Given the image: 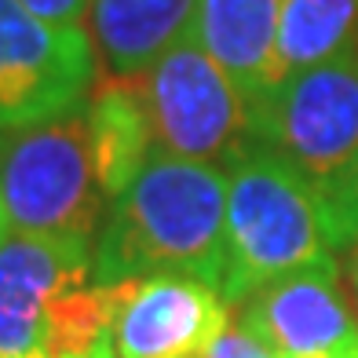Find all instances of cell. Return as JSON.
<instances>
[{
  "instance_id": "2e32d148",
  "label": "cell",
  "mask_w": 358,
  "mask_h": 358,
  "mask_svg": "<svg viewBox=\"0 0 358 358\" xmlns=\"http://www.w3.org/2000/svg\"><path fill=\"white\" fill-rule=\"evenodd\" d=\"M205 358H271L264 348L256 344V340L249 336V333H241L238 325H231L213 348H208V355Z\"/></svg>"
},
{
  "instance_id": "ac0fdd59",
  "label": "cell",
  "mask_w": 358,
  "mask_h": 358,
  "mask_svg": "<svg viewBox=\"0 0 358 358\" xmlns=\"http://www.w3.org/2000/svg\"><path fill=\"white\" fill-rule=\"evenodd\" d=\"M351 282H355V296H358V245H351Z\"/></svg>"
},
{
  "instance_id": "6da1fadb",
  "label": "cell",
  "mask_w": 358,
  "mask_h": 358,
  "mask_svg": "<svg viewBox=\"0 0 358 358\" xmlns=\"http://www.w3.org/2000/svg\"><path fill=\"white\" fill-rule=\"evenodd\" d=\"M190 274L223 292L227 169L157 150L110 201L95 234L92 282Z\"/></svg>"
},
{
  "instance_id": "8992f818",
  "label": "cell",
  "mask_w": 358,
  "mask_h": 358,
  "mask_svg": "<svg viewBox=\"0 0 358 358\" xmlns=\"http://www.w3.org/2000/svg\"><path fill=\"white\" fill-rule=\"evenodd\" d=\"M99 52L85 26L48 22L0 0V136L85 110Z\"/></svg>"
},
{
  "instance_id": "277c9868",
  "label": "cell",
  "mask_w": 358,
  "mask_h": 358,
  "mask_svg": "<svg viewBox=\"0 0 358 358\" xmlns=\"http://www.w3.org/2000/svg\"><path fill=\"white\" fill-rule=\"evenodd\" d=\"M103 201L85 110L0 136V231L95 238Z\"/></svg>"
},
{
  "instance_id": "4fadbf2b",
  "label": "cell",
  "mask_w": 358,
  "mask_h": 358,
  "mask_svg": "<svg viewBox=\"0 0 358 358\" xmlns=\"http://www.w3.org/2000/svg\"><path fill=\"white\" fill-rule=\"evenodd\" d=\"M358 52V0H282L278 77Z\"/></svg>"
},
{
  "instance_id": "e0dca14e",
  "label": "cell",
  "mask_w": 358,
  "mask_h": 358,
  "mask_svg": "<svg viewBox=\"0 0 358 358\" xmlns=\"http://www.w3.org/2000/svg\"><path fill=\"white\" fill-rule=\"evenodd\" d=\"M85 358H117V351H113V344H110V333H106V336H103Z\"/></svg>"
},
{
  "instance_id": "7a4b0ae2",
  "label": "cell",
  "mask_w": 358,
  "mask_h": 358,
  "mask_svg": "<svg viewBox=\"0 0 358 358\" xmlns=\"http://www.w3.org/2000/svg\"><path fill=\"white\" fill-rule=\"evenodd\" d=\"M333 259L322 190L267 146L249 143L227 165L223 300L238 307L259 285Z\"/></svg>"
},
{
  "instance_id": "3957f363",
  "label": "cell",
  "mask_w": 358,
  "mask_h": 358,
  "mask_svg": "<svg viewBox=\"0 0 358 358\" xmlns=\"http://www.w3.org/2000/svg\"><path fill=\"white\" fill-rule=\"evenodd\" d=\"M95 238L0 231V355L85 358L106 336Z\"/></svg>"
},
{
  "instance_id": "8fae6325",
  "label": "cell",
  "mask_w": 358,
  "mask_h": 358,
  "mask_svg": "<svg viewBox=\"0 0 358 358\" xmlns=\"http://www.w3.org/2000/svg\"><path fill=\"white\" fill-rule=\"evenodd\" d=\"M198 8L201 0H92L95 52L113 77L146 73L169 48L194 37Z\"/></svg>"
},
{
  "instance_id": "9c48e42d",
  "label": "cell",
  "mask_w": 358,
  "mask_h": 358,
  "mask_svg": "<svg viewBox=\"0 0 358 358\" xmlns=\"http://www.w3.org/2000/svg\"><path fill=\"white\" fill-rule=\"evenodd\" d=\"M238 329L271 358H358V318L336 259L259 285L238 303Z\"/></svg>"
},
{
  "instance_id": "5bb4252c",
  "label": "cell",
  "mask_w": 358,
  "mask_h": 358,
  "mask_svg": "<svg viewBox=\"0 0 358 358\" xmlns=\"http://www.w3.org/2000/svg\"><path fill=\"white\" fill-rule=\"evenodd\" d=\"M322 205H325V216H329L333 245L336 249L358 245V154L344 172L322 187Z\"/></svg>"
},
{
  "instance_id": "d6986e66",
  "label": "cell",
  "mask_w": 358,
  "mask_h": 358,
  "mask_svg": "<svg viewBox=\"0 0 358 358\" xmlns=\"http://www.w3.org/2000/svg\"><path fill=\"white\" fill-rule=\"evenodd\" d=\"M0 358H26V355H0Z\"/></svg>"
},
{
  "instance_id": "52a82bcc",
  "label": "cell",
  "mask_w": 358,
  "mask_h": 358,
  "mask_svg": "<svg viewBox=\"0 0 358 358\" xmlns=\"http://www.w3.org/2000/svg\"><path fill=\"white\" fill-rule=\"evenodd\" d=\"M139 77L157 150L227 169L252 143L249 103L208 52L179 41Z\"/></svg>"
},
{
  "instance_id": "7c38bea8",
  "label": "cell",
  "mask_w": 358,
  "mask_h": 358,
  "mask_svg": "<svg viewBox=\"0 0 358 358\" xmlns=\"http://www.w3.org/2000/svg\"><path fill=\"white\" fill-rule=\"evenodd\" d=\"M85 117H88L95 176H99L106 201H113L139 176L146 161L157 154L139 77H113V73L99 77L85 103Z\"/></svg>"
},
{
  "instance_id": "ba28073f",
  "label": "cell",
  "mask_w": 358,
  "mask_h": 358,
  "mask_svg": "<svg viewBox=\"0 0 358 358\" xmlns=\"http://www.w3.org/2000/svg\"><path fill=\"white\" fill-rule=\"evenodd\" d=\"M99 289L117 358H205L231 329L234 307L190 274H143Z\"/></svg>"
},
{
  "instance_id": "9a60e30c",
  "label": "cell",
  "mask_w": 358,
  "mask_h": 358,
  "mask_svg": "<svg viewBox=\"0 0 358 358\" xmlns=\"http://www.w3.org/2000/svg\"><path fill=\"white\" fill-rule=\"evenodd\" d=\"M22 8H29L34 15L59 26H85L88 19V4L92 0H19Z\"/></svg>"
},
{
  "instance_id": "5b68a950",
  "label": "cell",
  "mask_w": 358,
  "mask_h": 358,
  "mask_svg": "<svg viewBox=\"0 0 358 358\" xmlns=\"http://www.w3.org/2000/svg\"><path fill=\"white\" fill-rule=\"evenodd\" d=\"M249 132L322 190L358 154V52L282 77L249 103Z\"/></svg>"
},
{
  "instance_id": "30bf717a",
  "label": "cell",
  "mask_w": 358,
  "mask_h": 358,
  "mask_svg": "<svg viewBox=\"0 0 358 358\" xmlns=\"http://www.w3.org/2000/svg\"><path fill=\"white\" fill-rule=\"evenodd\" d=\"M278 15L282 0H201L194 41L256 103L278 85Z\"/></svg>"
}]
</instances>
